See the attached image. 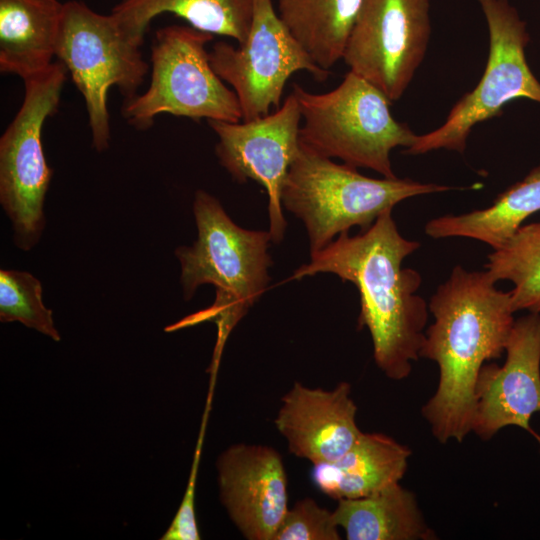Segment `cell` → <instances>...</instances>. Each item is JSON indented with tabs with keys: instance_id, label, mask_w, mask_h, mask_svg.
Listing matches in <instances>:
<instances>
[{
	"instance_id": "ac0fdd59",
	"label": "cell",
	"mask_w": 540,
	"mask_h": 540,
	"mask_svg": "<svg viewBox=\"0 0 540 540\" xmlns=\"http://www.w3.org/2000/svg\"><path fill=\"white\" fill-rule=\"evenodd\" d=\"M335 520L347 540H435L416 495L400 482L366 497L338 500Z\"/></svg>"
},
{
	"instance_id": "9a60e30c",
	"label": "cell",
	"mask_w": 540,
	"mask_h": 540,
	"mask_svg": "<svg viewBox=\"0 0 540 540\" xmlns=\"http://www.w3.org/2000/svg\"><path fill=\"white\" fill-rule=\"evenodd\" d=\"M357 410L348 382L331 390L295 382L282 397L274 424L291 454L312 464L329 462L341 457L362 434Z\"/></svg>"
},
{
	"instance_id": "7c38bea8",
	"label": "cell",
	"mask_w": 540,
	"mask_h": 540,
	"mask_svg": "<svg viewBox=\"0 0 540 540\" xmlns=\"http://www.w3.org/2000/svg\"><path fill=\"white\" fill-rule=\"evenodd\" d=\"M301 113L291 92L271 114L249 121L208 120L216 133L219 163L232 178L260 184L268 196L269 233L274 243L284 239L287 222L282 191L289 168L300 149Z\"/></svg>"
},
{
	"instance_id": "cb8c5ba5",
	"label": "cell",
	"mask_w": 540,
	"mask_h": 540,
	"mask_svg": "<svg viewBox=\"0 0 540 540\" xmlns=\"http://www.w3.org/2000/svg\"><path fill=\"white\" fill-rule=\"evenodd\" d=\"M338 528L333 511L306 497L288 509L274 540H339Z\"/></svg>"
},
{
	"instance_id": "9c48e42d",
	"label": "cell",
	"mask_w": 540,
	"mask_h": 540,
	"mask_svg": "<svg viewBox=\"0 0 540 540\" xmlns=\"http://www.w3.org/2000/svg\"><path fill=\"white\" fill-rule=\"evenodd\" d=\"M489 31V55L476 87L464 94L437 129L417 135L403 151L420 155L446 149L464 153L473 127L497 117L510 101L525 98L540 104V82L531 71L525 48L526 23L508 0H477Z\"/></svg>"
},
{
	"instance_id": "30bf717a",
	"label": "cell",
	"mask_w": 540,
	"mask_h": 540,
	"mask_svg": "<svg viewBox=\"0 0 540 540\" xmlns=\"http://www.w3.org/2000/svg\"><path fill=\"white\" fill-rule=\"evenodd\" d=\"M215 73L236 94L243 121L270 114L279 108L285 85L297 71L317 81L329 75L316 65L280 20L272 0H255L251 28L244 43L219 41L209 52Z\"/></svg>"
},
{
	"instance_id": "277c9868",
	"label": "cell",
	"mask_w": 540,
	"mask_h": 540,
	"mask_svg": "<svg viewBox=\"0 0 540 540\" xmlns=\"http://www.w3.org/2000/svg\"><path fill=\"white\" fill-rule=\"evenodd\" d=\"M451 189L409 178L367 177L300 141L283 187L282 205L303 221L311 255L354 226L366 231L381 214L405 199Z\"/></svg>"
},
{
	"instance_id": "ffe728a7",
	"label": "cell",
	"mask_w": 540,
	"mask_h": 540,
	"mask_svg": "<svg viewBox=\"0 0 540 540\" xmlns=\"http://www.w3.org/2000/svg\"><path fill=\"white\" fill-rule=\"evenodd\" d=\"M540 211V165L521 181L500 193L483 209L447 214L428 221L425 233L434 239L464 237L488 244L503 245L532 214Z\"/></svg>"
},
{
	"instance_id": "5bb4252c",
	"label": "cell",
	"mask_w": 540,
	"mask_h": 540,
	"mask_svg": "<svg viewBox=\"0 0 540 540\" xmlns=\"http://www.w3.org/2000/svg\"><path fill=\"white\" fill-rule=\"evenodd\" d=\"M219 498L248 540H274L287 513L288 480L281 454L266 445L238 443L218 457Z\"/></svg>"
},
{
	"instance_id": "ba28073f",
	"label": "cell",
	"mask_w": 540,
	"mask_h": 540,
	"mask_svg": "<svg viewBox=\"0 0 540 540\" xmlns=\"http://www.w3.org/2000/svg\"><path fill=\"white\" fill-rule=\"evenodd\" d=\"M66 75L57 60L23 80L22 104L0 138V202L12 222L16 246L25 251L37 244L45 227L43 207L53 170L41 136L47 118L58 111Z\"/></svg>"
},
{
	"instance_id": "7402d4cb",
	"label": "cell",
	"mask_w": 540,
	"mask_h": 540,
	"mask_svg": "<svg viewBox=\"0 0 540 540\" xmlns=\"http://www.w3.org/2000/svg\"><path fill=\"white\" fill-rule=\"evenodd\" d=\"M485 269L498 282L510 281L514 312L540 313V220L521 225L487 256Z\"/></svg>"
},
{
	"instance_id": "8992f818",
	"label": "cell",
	"mask_w": 540,
	"mask_h": 540,
	"mask_svg": "<svg viewBox=\"0 0 540 540\" xmlns=\"http://www.w3.org/2000/svg\"><path fill=\"white\" fill-rule=\"evenodd\" d=\"M142 44L112 13H97L76 0L64 3L55 57L84 99L92 146L98 152L106 150L110 142V88L118 87L129 99L144 82L148 64L140 50Z\"/></svg>"
},
{
	"instance_id": "7a4b0ae2",
	"label": "cell",
	"mask_w": 540,
	"mask_h": 540,
	"mask_svg": "<svg viewBox=\"0 0 540 540\" xmlns=\"http://www.w3.org/2000/svg\"><path fill=\"white\" fill-rule=\"evenodd\" d=\"M419 247L400 234L388 210L360 234L341 233L292 276L300 280L333 273L355 285L360 296L358 328L368 329L377 367L395 381L410 375L425 338L429 307L417 293L422 277L402 266Z\"/></svg>"
},
{
	"instance_id": "2e32d148",
	"label": "cell",
	"mask_w": 540,
	"mask_h": 540,
	"mask_svg": "<svg viewBox=\"0 0 540 540\" xmlns=\"http://www.w3.org/2000/svg\"><path fill=\"white\" fill-rule=\"evenodd\" d=\"M411 454L409 447L386 434L362 432L338 459L313 464L311 479L319 491L337 501L362 498L400 482Z\"/></svg>"
},
{
	"instance_id": "6da1fadb",
	"label": "cell",
	"mask_w": 540,
	"mask_h": 540,
	"mask_svg": "<svg viewBox=\"0 0 540 540\" xmlns=\"http://www.w3.org/2000/svg\"><path fill=\"white\" fill-rule=\"evenodd\" d=\"M496 283L486 269L457 265L428 303L434 321L425 330L420 358L435 362L439 377L421 413L439 443H461L471 433L480 370L505 353L515 312L510 291Z\"/></svg>"
},
{
	"instance_id": "52a82bcc",
	"label": "cell",
	"mask_w": 540,
	"mask_h": 540,
	"mask_svg": "<svg viewBox=\"0 0 540 540\" xmlns=\"http://www.w3.org/2000/svg\"><path fill=\"white\" fill-rule=\"evenodd\" d=\"M213 35L191 26L157 30L151 48V81L142 94L125 99L122 115L139 130L168 113L194 121L239 122L242 111L232 89L213 70L206 45Z\"/></svg>"
},
{
	"instance_id": "d4e9b609",
	"label": "cell",
	"mask_w": 540,
	"mask_h": 540,
	"mask_svg": "<svg viewBox=\"0 0 540 540\" xmlns=\"http://www.w3.org/2000/svg\"><path fill=\"white\" fill-rule=\"evenodd\" d=\"M209 407L205 413L208 412ZM207 413L203 417V423L195 449L188 484L181 504L166 532L160 538L162 540H199L200 534L195 515V489L202 449Z\"/></svg>"
},
{
	"instance_id": "e0dca14e",
	"label": "cell",
	"mask_w": 540,
	"mask_h": 540,
	"mask_svg": "<svg viewBox=\"0 0 540 540\" xmlns=\"http://www.w3.org/2000/svg\"><path fill=\"white\" fill-rule=\"evenodd\" d=\"M64 3L0 0V71L23 80L54 62Z\"/></svg>"
},
{
	"instance_id": "603a6c76",
	"label": "cell",
	"mask_w": 540,
	"mask_h": 540,
	"mask_svg": "<svg viewBox=\"0 0 540 540\" xmlns=\"http://www.w3.org/2000/svg\"><path fill=\"white\" fill-rule=\"evenodd\" d=\"M0 320L18 321L54 341L61 339L52 311L42 301L40 281L25 271H0Z\"/></svg>"
},
{
	"instance_id": "4fadbf2b",
	"label": "cell",
	"mask_w": 540,
	"mask_h": 540,
	"mask_svg": "<svg viewBox=\"0 0 540 540\" xmlns=\"http://www.w3.org/2000/svg\"><path fill=\"white\" fill-rule=\"evenodd\" d=\"M502 366L484 364L476 384L472 430L483 441L501 429L516 426L540 445V435L530 426L540 412V313L515 319Z\"/></svg>"
},
{
	"instance_id": "d6986e66",
	"label": "cell",
	"mask_w": 540,
	"mask_h": 540,
	"mask_svg": "<svg viewBox=\"0 0 540 540\" xmlns=\"http://www.w3.org/2000/svg\"><path fill=\"white\" fill-rule=\"evenodd\" d=\"M254 8L255 0H121L111 13L141 43L151 21L171 13L197 30L230 37L240 45L248 37Z\"/></svg>"
},
{
	"instance_id": "3957f363",
	"label": "cell",
	"mask_w": 540,
	"mask_h": 540,
	"mask_svg": "<svg viewBox=\"0 0 540 540\" xmlns=\"http://www.w3.org/2000/svg\"><path fill=\"white\" fill-rule=\"evenodd\" d=\"M193 212L197 240L192 246H180L175 251L181 265L184 297L188 300L199 286L211 284L216 298L208 308L166 330L215 323L218 335L212 363L214 373L227 337L267 288L268 269L273 264L268 252L272 240L269 231L236 225L221 203L204 190L196 191Z\"/></svg>"
},
{
	"instance_id": "44dd1931",
	"label": "cell",
	"mask_w": 540,
	"mask_h": 540,
	"mask_svg": "<svg viewBox=\"0 0 540 540\" xmlns=\"http://www.w3.org/2000/svg\"><path fill=\"white\" fill-rule=\"evenodd\" d=\"M363 0H276V12L313 62L329 71L343 58Z\"/></svg>"
},
{
	"instance_id": "5b68a950",
	"label": "cell",
	"mask_w": 540,
	"mask_h": 540,
	"mask_svg": "<svg viewBox=\"0 0 540 540\" xmlns=\"http://www.w3.org/2000/svg\"><path fill=\"white\" fill-rule=\"evenodd\" d=\"M303 125L300 141L328 158L396 178L390 159L397 147H411L417 135L390 111V100L374 85L349 71L331 91L312 93L293 84Z\"/></svg>"
},
{
	"instance_id": "8fae6325",
	"label": "cell",
	"mask_w": 540,
	"mask_h": 540,
	"mask_svg": "<svg viewBox=\"0 0 540 540\" xmlns=\"http://www.w3.org/2000/svg\"><path fill=\"white\" fill-rule=\"evenodd\" d=\"M430 35V0H363L342 59L395 102L423 62Z\"/></svg>"
}]
</instances>
